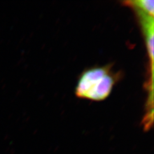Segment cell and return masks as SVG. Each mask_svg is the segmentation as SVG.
I'll return each instance as SVG.
<instances>
[{
	"label": "cell",
	"instance_id": "1",
	"mask_svg": "<svg viewBox=\"0 0 154 154\" xmlns=\"http://www.w3.org/2000/svg\"><path fill=\"white\" fill-rule=\"evenodd\" d=\"M118 78V74L109 65L88 69L78 81L76 95L94 101L103 100L109 96Z\"/></svg>",
	"mask_w": 154,
	"mask_h": 154
},
{
	"label": "cell",
	"instance_id": "2",
	"mask_svg": "<svg viewBox=\"0 0 154 154\" xmlns=\"http://www.w3.org/2000/svg\"><path fill=\"white\" fill-rule=\"evenodd\" d=\"M127 5H130L133 8L140 9L154 15V1L153 0H140L126 1Z\"/></svg>",
	"mask_w": 154,
	"mask_h": 154
}]
</instances>
